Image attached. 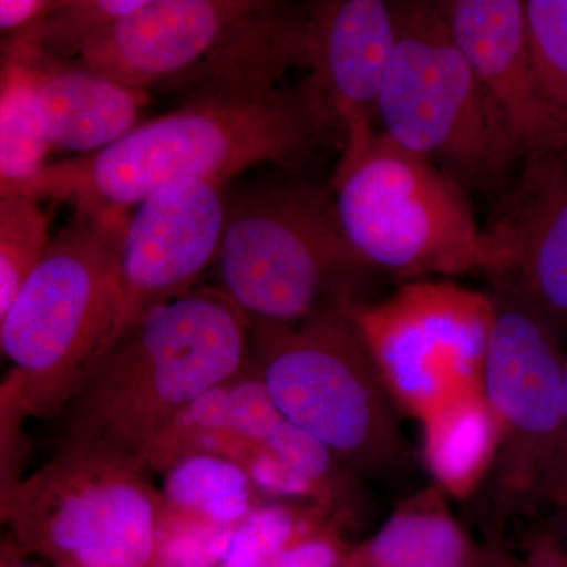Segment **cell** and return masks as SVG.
I'll return each mask as SVG.
<instances>
[{
  "instance_id": "6da1fadb",
  "label": "cell",
  "mask_w": 567,
  "mask_h": 567,
  "mask_svg": "<svg viewBox=\"0 0 567 567\" xmlns=\"http://www.w3.org/2000/svg\"><path fill=\"white\" fill-rule=\"evenodd\" d=\"M334 133L338 122L308 73L251 102L182 104L103 151L48 164L18 196L80 213L132 212L171 183L229 185L257 167L305 173Z\"/></svg>"
},
{
  "instance_id": "7a4b0ae2",
  "label": "cell",
  "mask_w": 567,
  "mask_h": 567,
  "mask_svg": "<svg viewBox=\"0 0 567 567\" xmlns=\"http://www.w3.org/2000/svg\"><path fill=\"white\" fill-rule=\"evenodd\" d=\"M251 364V328L215 286L156 306L89 365L58 416L61 445L147 470L178 417Z\"/></svg>"
},
{
  "instance_id": "3957f363",
  "label": "cell",
  "mask_w": 567,
  "mask_h": 567,
  "mask_svg": "<svg viewBox=\"0 0 567 567\" xmlns=\"http://www.w3.org/2000/svg\"><path fill=\"white\" fill-rule=\"evenodd\" d=\"M308 7L278 0H144L78 61L185 103L251 102L312 69Z\"/></svg>"
},
{
  "instance_id": "277c9868",
  "label": "cell",
  "mask_w": 567,
  "mask_h": 567,
  "mask_svg": "<svg viewBox=\"0 0 567 567\" xmlns=\"http://www.w3.org/2000/svg\"><path fill=\"white\" fill-rule=\"evenodd\" d=\"M219 290L249 328H292L353 311L372 270L347 241L330 183L274 167L227 186Z\"/></svg>"
},
{
  "instance_id": "5b68a950",
  "label": "cell",
  "mask_w": 567,
  "mask_h": 567,
  "mask_svg": "<svg viewBox=\"0 0 567 567\" xmlns=\"http://www.w3.org/2000/svg\"><path fill=\"white\" fill-rule=\"evenodd\" d=\"M130 212H73L22 284L0 327V354L31 417L58 416L110 344L121 305L118 262Z\"/></svg>"
},
{
  "instance_id": "8992f818",
  "label": "cell",
  "mask_w": 567,
  "mask_h": 567,
  "mask_svg": "<svg viewBox=\"0 0 567 567\" xmlns=\"http://www.w3.org/2000/svg\"><path fill=\"white\" fill-rule=\"evenodd\" d=\"M330 188L347 241L372 270L410 279L491 268L464 189L375 128L344 137Z\"/></svg>"
},
{
  "instance_id": "52a82bcc",
  "label": "cell",
  "mask_w": 567,
  "mask_h": 567,
  "mask_svg": "<svg viewBox=\"0 0 567 567\" xmlns=\"http://www.w3.org/2000/svg\"><path fill=\"white\" fill-rule=\"evenodd\" d=\"M251 361L284 421L319 440L347 468L375 481L410 468L398 405L349 312L254 328Z\"/></svg>"
},
{
  "instance_id": "ba28073f",
  "label": "cell",
  "mask_w": 567,
  "mask_h": 567,
  "mask_svg": "<svg viewBox=\"0 0 567 567\" xmlns=\"http://www.w3.org/2000/svg\"><path fill=\"white\" fill-rule=\"evenodd\" d=\"M394 47L377 103L382 133L450 175L494 192L518 163L442 3L393 0Z\"/></svg>"
},
{
  "instance_id": "9c48e42d",
  "label": "cell",
  "mask_w": 567,
  "mask_h": 567,
  "mask_svg": "<svg viewBox=\"0 0 567 567\" xmlns=\"http://www.w3.org/2000/svg\"><path fill=\"white\" fill-rule=\"evenodd\" d=\"M163 511L141 466L61 445L24 476L2 522L69 567H153Z\"/></svg>"
},
{
  "instance_id": "30bf717a",
  "label": "cell",
  "mask_w": 567,
  "mask_h": 567,
  "mask_svg": "<svg viewBox=\"0 0 567 567\" xmlns=\"http://www.w3.org/2000/svg\"><path fill=\"white\" fill-rule=\"evenodd\" d=\"M492 300L481 393L494 417L496 450L486 481L506 513L536 503L557 450L566 357L539 309L503 290Z\"/></svg>"
},
{
  "instance_id": "8fae6325",
  "label": "cell",
  "mask_w": 567,
  "mask_h": 567,
  "mask_svg": "<svg viewBox=\"0 0 567 567\" xmlns=\"http://www.w3.org/2000/svg\"><path fill=\"white\" fill-rule=\"evenodd\" d=\"M494 300L453 282L404 284L349 312L401 412L424 417L481 385Z\"/></svg>"
},
{
  "instance_id": "7c38bea8",
  "label": "cell",
  "mask_w": 567,
  "mask_h": 567,
  "mask_svg": "<svg viewBox=\"0 0 567 567\" xmlns=\"http://www.w3.org/2000/svg\"><path fill=\"white\" fill-rule=\"evenodd\" d=\"M229 185L171 183L130 212L118 262L121 305L110 344L145 312L194 289L212 267Z\"/></svg>"
},
{
  "instance_id": "4fadbf2b",
  "label": "cell",
  "mask_w": 567,
  "mask_h": 567,
  "mask_svg": "<svg viewBox=\"0 0 567 567\" xmlns=\"http://www.w3.org/2000/svg\"><path fill=\"white\" fill-rule=\"evenodd\" d=\"M440 3L518 162L535 163L567 151V132L548 107L529 55L524 2Z\"/></svg>"
},
{
  "instance_id": "5bb4252c",
  "label": "cell",
  "mask_w": 567,
  "mask_h": 567,
  "mask_svg": "<svg viewBox=\"0 0 567 567\" xmlns=\"http://www.w3.org/2000/svg\"><path fill=\"white\" fill-rule=\"evenodd\" d=\"M566 152L525 164V177L502 221L487 230V275L548 319L567 322Z\"/></svg>"
},
{
  "instance_id": "9a60e30c",
  "label": "cell",
  "mask_w": 567,
  "mask_h": 567,
  "mask_svg": "<svg viewBox=\"0 0 567 567\" xmlns=\"http://www.w3.org/2000/svg\"><path fill=\"white\" fill-rule=\"evenodd\" d=\"M312 37L309 73L341 130L374 128L377 103L394 47L393 3L385 0H322L308 7Z\"/></svg>"
},
{
  "instance_id": "2e32d148",
  "label": "cell",
  "mask_w": 567,
  "mask_h": 567,
  "mask_svg": "<svg viewBox=\"0 0 567 567\" xmlns=\"http://www.w3.org/2000/svg\"><path fill=\"white\" fill-rule=\"evenodd\" d=\"M24 59L52 151L91 155L122 140L142 122L152 96L111 80L81 61L43 58L21 41L10 43Z\"/></svg>"
},
{
  "instance_id": "e0dca14e",
  "label": "cell",
  "mask_w": 567,
  "mask_h": 567,
  "mask_svg": "<svg viewBox=\"0 0 567 567\" xmlns=\"http://www.w3.org/2000/svg\"><path fill=\"white\" fill-rule=\"evenodd\" d=\"M339 567H492L443 502L440 488L404 499Z\"/></svg>"
},
{
  "instance_id": "ac0fdd59",
  "label": "cell",
  "mask_w": 567,
  "mask_h": 567,
  "mask_svg": "<svg viewBox=\"0 0 567 567\" xmlns=\"http://www.w3.org/2000/svg\"><path fill=\"white\" fill-rule=\"evenodd\" d=\"M421 421L424 461L436 487L456 498L472 495L487 480L496 450L494 417L481 385L451 395Z\"/></svg>"
},
{
  "instance_id": "d6986e66",
  "label": "cell",
  "mask_w": 567,
  "mask_h": 567,
  "mask_svg": "<svg viewBox=\"0 0 567 567\" xmlns=\"http://www.w3.org/2000/svg\"><path fill=\"white\" fill-rule=\"evenodd\" d=\"M164 472L166 511L237 527L260 505L244 465L223 454L192 451L175 457Z\"/></svg>"
},
{
  "instance_id": "ffe728a7",
  "label": "cell",
  "mask_w": 567,
  "mask_h": 567,
  "mask_svg": "<svg viewBox=\"0 0 567 567\" xmlns=\"http://www.w3.org/2000/svg\"><path fill=\"white\" fill-rule=\"evenodd\" d=\"M6 50L0 82V197L18 196L50 164L52 153L28 65L10 43Z\"/></svg>"
},
{
  "instance_id": "44dd1931",
  "label": "cell",
  "mask_w": 567,
  "mask_h": 567,
  "mask_svg": "<svg viewBox=\"0 0 567 567\" xmlns=\"http://www.w3.org/2000/svg\"><path fill=\"white\" fill-rule=\"evenodd\" d=\"M142 3L144 0H58L35 32L18 41L43 58L78 61L93 41Z\"/></svg>"
},
{
  "instance_id": "7402d4cb",
  "label": "cell",
  "mask_w": 567,
  "mask_h": 567,
  "mask_svg": "<svg viewBox=\"0 0 567 567\" xmlns=\"http://www.w3.org/2000/svg\"><path fill=\"white\" fill-rule=\"evenodd\" d=\"M51 237L43 203L24 196L0 197V327Z\"/></svg>"
},
{
  "instance_id": "603a6c76",
  "label": "cell",
  "mask_w": 567,
  "mask_h": 567,
  "mask_svg": "<svg viewBox=\"0 0 567 567\" xmlns=\"http://www.w3.org/2000/svg\"><path fill=\"white\" fill-rule=\"evenodd\" d=\"M324 524L331 518L320 511L303 514L293 506L260 503L234 528L219 567H270L293 540Z\"/></svg>"
},
{
  "instance_id": "cb8c5ba5",
  "label": "cell",
  "mask_w": 567,
  "mask_h": 567,
  "mask_svg": "<svg viewBox=\"0 0 567 567\" xmlns=\"http://www.w3.org/2000/svg\"><path fill=\"white\" fill-rule=\"evenodd\" d=\"M524 10L537 81L567 132V0H525Z\"/></svg>"
},
{
  "instance_id": "d4e9b609",
  "label": "cell",
  "mask_w": 567,
  "mask_h": 567,
  "mask_svg": "<svg viewBox=\"0 0 567 567\" xmlns=\"http://www.w3.org/2000/svg\"><path fill=\"white\" fill-rule=\"evenodd\" d=\"M234 528L164 509L153 567H219Z\"/></svg>"
},
{
  "instance_id": "484cf974",
  "label": "cell",
  "mask_w": 567,
  "mask_h": 567,
  "mask_svg": "<svg viewBox=\"0 0 567 567\" xmlns=\"http://www.w3.org/2000/svg\"><path fill=\"white\" fill-rule=\"evenodd\" d=\"M227 431L248 447L262 446L284 423L252 364L224 386Z\"/></svg>"
},
{
  "instance_id": "4316f807",
  "label": "cell",
  "mask_w": 567,
  "mask_h": 567,
  "mask_svg": "<svg viewBox=\"0 0 567 567\" xmlns=\"http://www.w3.org/2000/svg\"><path fill=\"white\" fill-rule=\"evenodd\" d=\"M29 417L17 388L3 379L0 382V522L25 476L24 424Z\"/></svg>"
},
{
  "instance_id": "83f0119b",
  "label": "cell",
  "mask_w": 567,
  "mask_h": 567,
  "mask_svg": "<svg viewBox=\"0 0 567 567\" xmlns=\"http://www.w3.org/2000/svg\"><path fill=\"white\" fill-rule=\"evenodd\" d=\"M349 550L333 524H324L293 540L270 567H339Z\"/></svg>"
},
{
  "instance_id": "f1b7e54d",
  "label": "cell",
  "mask_w": 567,
  "mask_h": 567,
  "mask_svg": "<svg viewBox=\"0 0 567 567\" xmlns=\"http://www.w3.org/2000/svg\"><path fill=\"white\" fill-rule=\"evenodd\" d=\"M58 0H0V44L28 39Z\"/></svg>"
},
{
  "instance_id": "f546056e",
  "label": "cell",
  "mask_w": 567,
  "mask_h": 567,
  "mask_svg": "<svg viewBox=\"0 0 567 567\" xmlns=\"http://www.w3.org/2000/svg\"><path fill=\"white\" fill-rule=\"evenodd\" d=\"M536 503H543L554 513L567 514V357L565 364V413L557 450L540 486Z\"/></svg>"
},
{
  "instance_id": "4dcf8cb0",
  "label": "cell",
  "mask_w": 567,
  "mask_h": 567,
  "mask_svg": "<svg viewBox=\"0 0 567 567\" xmlns=\"http://www.w3.org/2000/svg\"><path fill=\"white\" fill-rule=\"evenodd\" d=\"M525 567H567V559L550 536H540L528 548Z\"/></svg>"
},
{
  "instance_id": "1f68e13d",
  "label": "cell",
  "mask_w": 567,
  "mask_h": 567,
  "mask_svg": "<svg viewBox=\"0 0 567 567\" xmlns=\"http://www.w3.org/2000/svg\"><path fill=\"white\" fill-rule=\"evenodd\" d=\"M7 66V50L6 44H0V82H2L3 73Z\"/></svg>"
},
{
  "instance_id": "d6a6232c",
  "label": "cell",
  "mask_w": 567,
  "mask_h": 567,
  "mask_svg": "<svg viewBox=\"0 0 567 567\" xmlns=\"http://www.w3.org/2000/svg\"><path fill=\"white\" fill-rule=\"evenodd\" d=\"M554 537V536H551ZM555 540H557V544L559 548H561L563 554H565V557L567 559V540H559L557 537H554Z\"/></svg>"
},
{
  "instance_id": "836d02e7",
  "label": "cell",
  "mask_w": 567,
  "mask_h": 567,
  "mask_svg": "<svg viewBox=\"0 0 567 567\" xmlns=\"http://www.w3.org/2000/svg\"><path fill=\"white\" fill-rule=\"evenodd\" d=\"M0 567H2V563H0Z\"/></svg>"
}]
</instances>
